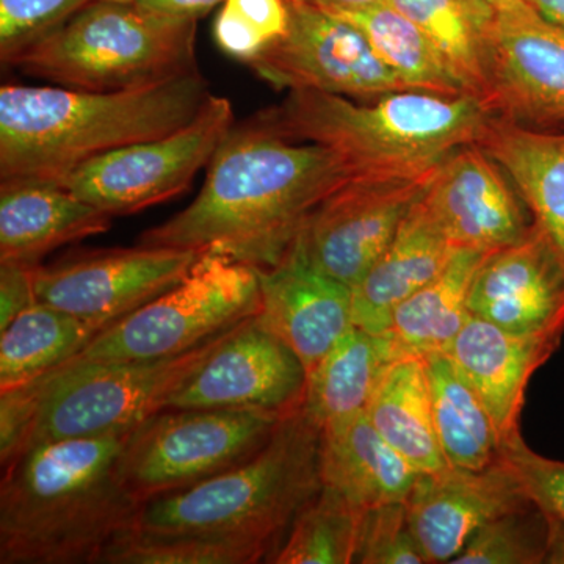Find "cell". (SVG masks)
Instances as JSON below:
<instances>
[{
	"instance_id": "obj_1",
	"label": "cell",
	"mask_w": 564,
	"mask_h": 564,
	"mask_svg": "<svg viewBox=\"0 0 564 564\" xmlns=\"http://www.w3.org/2000/svg\"><path fill=\"white\" fill-rule=\"evenodd\" d=\"M351 181L347 163L254 120L232 128L191 206L141 232L137 245L226 256L267 270L285 258L313 212Z\"/></svg>"
},
{
	"instance_id": "obj_2",
	"label": "cell",
	"mask_w": 564,
	"mask_h": 564,
	"mask_svg": "<svg viewBox=\"0 0 564 564\" xmlns=\"http://www.w3.org/2000/svg\"><path fill=\"white\" fill-rule=\"evenodd\" d=\"M129 433L51 441L2 467L0 563L99 564L135 532L144 503L120 473Z\"/></svg>"
},
{
	"instance_id": "obj_3",
	"label": "cell",
	"mask_w": 564,
	"mask_h": 564,
	"mask_svg": "<svg viewBox=\"0 0 564 564\" xmlns=\"http://www.w3.org/2000/svg\"><path fill=\"white\" fill-rule=\"evenodd\" d=\"M198 69L120 91L0 88V182L61 184L82 163L184 128L209 99Z\"/></svg>"
},
{
	"instance_id": "obj_4",
	"label": "cell",
	"mask_w": 564,
	"mask_h": 564,
	"mask_svg": "<svg viewBox=\"0 0 564 564\" xmlns=\"http://www.w3.org/2000/svg\"><path fill=\"white\" fill-rule=\"evenodd\" d=\"M491 111L470 95L402 90L373 101L291 90L256 122L289 140L323 144L344 159L351 180H414L451 152L478 143Z\"/></svg>"
},
{
	"instance_id": "obj_5",
	"label": "cell",
	"mask_w": 564,
	"mask_h": 564,
	"mask_svg": "<svg viewBox=\"0 0 564 564\" xmlns=\"http://www.w3.org/2000/svg\"><path fill=\"white\" fill-rule=\"evenodd\" d=\"M231 329L182 355L154 361L73 358L32 383L0 392L2 467L51 441L132 432L166 410L173 393L198 372Z\"/></svg>"
},
{
	"instance_id": "obj_6",
	"label": "cell",
	"mask_w": 564,
	"mask_h": 564,
	"mask_svg": "<svg viewBox=\"0 0 564 564\" xmlns=\"http://www.w3.org/2000/svg\"><path fill=\"white\" fill-rule=\"evenodd\" d=\"M321 447L322 430L300 406L247 462L144 503L135 532L237 538L265 545L273 558L296 516L321 492Z\"/></svg>"
},
{
	"instance_id": "obj_7",
	"label": "cell",
	"mask_w": 564,
	"mask_h": 564,
	"mask_svg": "<svg viewBox=\"0 0 564 564\" xmlns=\"http://www.w3.org/2000/svg\"><path fill=\"white\" fill-rule=\"evenodd\" d=\"M195 18L91 0L9 66L58 87L120 91L198 69Z\"/></svg>"
},
{
	"instance_id": "obj_8",
	"label": "cell",
	"mask_w": 564,
	"mask_h": 564,
	"mask_svg": "<svg viewBox=\"0 0 564 564\" xmlns=\"http://www.w3.org/2000/svg\"><path fill=\"white\" fill-rule=\"evenodd\" d=\"M256 269L204 252L191 273L140 310L111 323L76 358L84 361H154L172 358L258 315Z\"/></svg>"
},
{
	"instance_id": "obj_9",
	"label": "cell",
	"mask_w": 564,
	"mask_h": 564,
	"mask_svg": "<svg viewBox=\"0 0 564 564\" xmlns=\"http://www.w3.org/2000/svg\"><path fill=\"white\" fill-rule=\"evenodd\" d=\"M285 415L202 408L159 411L128 434L120 456L122 480L143 503L184 491L258 454Z\"/></svg>"
},
{
	"instance_id": "obj_10",
	"label": "cell",
	"mask_w": 564,
	"mask_h": 564,
	"mask_svg": "<svg viewBox=\"0 0 564 564\" xmlns=\"http://www.w3.org/2000/svg\"><path fill=\"white\" fill-rule=\"evenodd\" d=\"M232 128V104L210 95L184 128L98 155L58 185L113 218L135 214L187 191Z\"/></svg>"
},
{
	"instance_id": "obj_11",
	"label": "cell",
	"mask_w": 564,
	"mask_h": 564,
	"mask_svg": "<svg viewBox=\"0 0 564 564\" xmlns=\"http://www.w3.org/2000/svg\"><path fill=\"white\" fill-rule=\"evenodd\" d=\"M203 251L143 247L82 250L33 267L36 302L107 328L180 284Z\"/></svg>"
},
{
	"instance_id": "obj_12",
	"label": "cell",
	"mask_w": 564,
	"mask_h": 564,
	"mask_svg": "<svg viewBox=\"0 0 564 564\" xmlns=\"http://www.w3.org/2000/svg\"><path fill=\"white\" fill-rule=\"evenodd\" d=\"M291 22L248 66L262 80L288 90H314L373 101L408 90L381 62L364 33L329 11L289 2Z\"/></svg>"
},
{
	"instance_id": "obj_13",
	"label": "cell",
	"mask_w": 564,
	"mask_h": 564,
	"mask_svg": "<svg viewBox=\"0 0 564 564\" xmlns=\"http://www.w3.org/2000/svg\"><path fill=\"white\" fill-rule=\"evenodd\" d=\"M485 106L496 117L530 128H564V29L527 0L497 9Z\"/></svg>"
},
{
	"instance_id": "obj_14",
	"label": "cell",
	"mask_w": 564,
	"mask_h": 564,
	"mask_svg": "<svg viewBox=\"0 0 564 564\" xmlns=\"http://www.w3.org/2000/svg\"><path fill=\"white\" fill-rule=\"evenodd\" d=\"M432 174L414 180H351L337 188L299 236L311 261L355 288L391 245Z\"/></svg>"
},
{
	"instance_id": "obj_15",
	"label": "cell",
	"mask_w": 564,
	"mask_h": 564,
	"mask_svg": "<svg viewBox=\"0 0 564 564\" xmlns=\"http://www.w3.org/2000/svg\"><path fill=\"white\" fill-rule=\"evenodd\" d=\"M306 369L254 317L234 326L166 410H258L289 414L303 404Z\"/></svg>"
},
{
	"instance_id": "obj_16",
	"label": "cell",
	"mask_w": 564,
	"mask_h": 564,
	"mask_svg": "<svg viewBox=\"0 0 564 564\" xmlns=\"http://www.w3.org/2000/svg\"><path fill=\"white\" fill-rule=\"evenodd\" d=\"M422 202L456 248L502 250L533 226L514 182L477 143L458 148L437 165Z\"/></svg>"
},
{
	"instance_id": "obj_17",
	"label": "cell",
	"mask_w": 564,
	"mask_h": 564,
	"mask_svg": "<svg viewBox=\"0 0 564 564\" xmlns=\"http://www.w3.org/2000/svg\"><path fill=\"white\" fill-rule=\"evenodd\" d=\"M530 500L500 456L480 470L445 466L419 473L404 503L426 564H452L486 522Z\"/></svg>"
},
{
	"instance_id": "obj_18",
	"label": "cell",
	"mask_w": 564,
	"mask_h": 564,
	"mask_svg": "<svg viewBox=\"0 0 564 564\" xmlns=\"http://www.w3.org/2000/svg\"><path fill=\"white\" fill-rule=\"evenodd\" d=\"M261 307L256 321L303 362L306 375L352 326L350 285L314 265L296 239L272 269L258 270Z\"/></svg>"
},
{
	"instance_id": "obj_19",
	"label": "cell",
	"mask_w": 564,
	"mask_h": 564,
	"mask_svg": "<svg viewBox=\"0 0 564 564\" xmlns=\"http://www.w3.org/2000/svg\"><path fill=\"white\" fill-rule=\"evenodd\" d=\"M469 311L510 333L564 334V262L534 223L524 239L486 256Z\"/></svg>"
},
{
	"instance_id": "obj_20",
	"label": "cell",
	"mask_w": 564,
	"mask_h": 564,
	"mask_svg": "<svg viewBox=\"0 0 564 564\" xmlns=\"http://www.w3.org/2000/svg\"><path fill=\"white\" fill-rule=\"evenodd\" d=\"M564 334H516L470 314L445 355L480 397L502 447L521 434L525 392Z\"/></svg>"
},
{
	"instance_id": "obj_21",
	"label": "cell",
	"mask_w": 564,
	"mask_h": 564,
	"mask_svg": "<svg viewBox=\"0 0 564 564\" xmlns=\"http://www.w3.org/2000/svg\"><path fill=\"white\" fill-rule=\"evenodd\" d=\"M111 220L54 182H0V263L40 265L63 245L109 231Z\"/></svg>"
},
{
	"instance_id": "obj_22",
	"label": "cell",
	"mask_w": 564,
	"mask_h": 564,
	"mask_svg": "<svg viewBox=\"0 0 564 564\" xmlns=\"http://www.w3.org/2000/svg\"><path fill=\"white\" fill-rule=\"evenodd\" d=\"M458 250L419 199L391 245L351 289L352 325L388 333L393 311L443 273Z\"/></svg>"
},
{
	"instance_id": "obj_23",
	"label": "cell",
	"mask_w": 564,
	"mask_h": 564,
	"mask_svg": "<svg viewBox=\"0 0 564 564\" xmlns=\"http://www.w3.org/2000/svg\"><path fill=\"white\" fill-rule=\"evenodd\" d=\"M321 474L323 486L367 511L406 502L419 470L362 413L322 430Z\"/></svg>"
},
{
	"instance_id": "obj_24",
	"label": "cell",
	"mask_w": 564,
	"mask_h": 564,
	"mask_svg": "<svg viewBox=\"0 0 564 564\" xmlns=\"http://www.w3.org/2000/svg\"><path fill=\"white\" fill-rule=\"evenodd\" d=\"M477 144L514 182L534 225L564 262V128H530L492 115Z\"/></svg>"
},
{
	"instance_id": "obj_25",
	"label": "cell",
	"mask_w": 564,
	"mask_h": 564,
	"mask_svg": "<svg viewBox=\"0 0 564 564\" xmlns=\"http://www.w3.org/2000/svg\"><path fill=\"white\" fill-rule=\"evenodd\" d=\"M397 358L399 352L386 334L352 325L307 373L304 413L321 430L366 413L381 373Z\"/></svg>"
},
{
	"instance_id": "obj_26",
	"label": "cell",
	"mask_w": 564,
	"mask_h": 564,
	"mask_svg": "<svg viewBox=\"0 0 564 564\" xmlns=\"http://www.w3.org/2000/svg\"><path fill=\"white\" fill-rule=\"evenodd\" d=\"M367 417L389 444L419 473L447 466L436 426L425 359H393L375 386Z\"/></svg>"
},
{
	"instance_id": "obj_27",
	"label": "cell",
	"mask_w": 564,
	"mask_h": 564,
	"mask_svg": "<svg viewBox=\"0 0 564 564\" xmlns=\"http://www.w3.org/2000/svg\"><path fill=\"white\" fill-rule=\"evenodd\" d=\"M489 252L459 248L443 273L393 311L386 336L402 356L444 352L469 321L475 274Z\"/></svg>"
},
{
	"instance_id": "obj_28",
	"label": "cell",
	"mask_w": 564,
	"mask_h": 564,
	"mask_svg": "<svg viewBox=\"0 0 564 564\" xmlns=\"http://www.w3.org/2000/svg\"><path fill=\"white\" fill-rule=\"evenodd\" d=\"M434 426L447 466L480 470L499 462L502 441L480 397L445 352L423 356Z\"/></svg>"
},
{
	"instance_id": "obj_29",
	"label": "cell",
	"mask_w": 564,
	"mask_h": 564,
	"mask_svg": "<svg viewBox=\"0 0 564 564\" xmlns=\"http://www.w3.org/2000/svg\"><path fill=\"white\" fill-rule=\"evenodd\" d=\"M101 332L76 315L35 302L0 329V392L39 380L80 355Z\"/></svg>"
},
{
	"instance_id": "obj_30",
	"label": "cell",
	"mask_w": 564,
	"mask_h": 564,
	"mask_svg": "<svg viewBox=\"0 0 564 564\" xmlns=\"http://www.w3.org/2000/svg\"><path fill=\"white\" fill-rule=\"evenodd\" d=\"M333 14L351 22L364 33L381 62L408 90L445 96L470 95L433 41L413 21L393 9L388 0L367 9Z\"/></svg>"
},
{
	"instance_id": "obj_31",
	"label": "cell",
	"mask_w": 564,
	"mask_h": 564,
	"mask_svg": "<svg viewBox=\"0 0 564 564\" xmlns=\"http://www.w3.org/2000/svg\"><path fill=\"white\" fill-rule=\"evenodd\" d=\"M414 22L448 65L458 74L467 91L485 104L486 61L497 9L488 0H388Z\"/></svg>"
},
{
	"instance_id": "obj_32",
	"label": "cell",
	"mask_w": 564,
	"mask_h": 564,
	"mask_svg": "<svg viewBox=\"0 0 564 564\" xmlns=\"http://www.w3.org/2000/svg\"><path fill=\"white\" fill-rule=\"evenodd\" d=\"M362 513L339 492L322 486L296 516L270 563H355Z\"/></svg>"
},
{
	"instance_id": "obj_33",
	"label": "cell",
	"mask_w": 564,
	"mask_h": 564,
	"mask_svg": "<svg viewBox=\"0 0 564 564\" xmlns=\"http://www.w3.org/2000/svg\"><path fill=\"white\" fill-rule=\"evenodd\" d=\"M265 545L237 538L131 532L110 545L104 564H254L270 562Z\"/></svg>"
},
{
	"instance_id": "obj_34",
	"label": "cell",
	"mask_w": 564,
	"mask_h": 564,
	"mask_svg": "<svg viewBox=\"0 0 564 564\" xmlns=\"http://www.w3.org/2000/svg\"><path fill=\"white\" fill-rule=\"evenodd\" d=\"M549 530L533 500L486 522L452 564H544Z\"/></svg>"
},
{
	"instance_id": "obj_35",
	"label": "cell",
	"mask_w": 564,
	"mask_h": 564,
	"mask_svg": "<svg viewBox=\"0 0 564 564\" xmlns=\"http://www.w3.org/2000/svg\"><path fill=\"white\" fill-rule=\"evenodd\" d=\"M289 22V0H225L214 24L215 43L248 65L285 35Z\"/></svg>"
},
{
	"instance_id": "obj_36",
	"label": "cell",
	"mask_w": 564,
	"mask_h": 564,
	"mask_svg": "<svg viewBox=\"0 0 564 564\" xmlns=\"http://www.w3.org/2000/svg\"><path fill=\"white\" fill-rule=\"evenodd\" d=\"M500 456L513 467L530 499L543 511L549 530L545 564H564V462L532 451L522 436L505 444Z\"/></svg>"
},
{
	"instance_id": "obj_37",
	"label": "cell",
	"mask_w": 564,
	"mask_h": 564,
	"mask_svg": "<svg viewBox=\"0 0 564 564\" xmlns=\"http://www.w3.org/2000/svg\"><path fill=\"white\" fill-rule=\"evenodd\" d=\"M91 0H0V58L18 55L57 31Z\"/></svg>"
},
{
	"instance_id": "obj_38",
	"label": "cell",
	"mask_w": 564,
	"mask_h": 564,
	"mask_svg": "<svg viewBox=\"0 0 564 564\" xmlns=\"http://www.w3.org/2000/svg\"><path fill=\"white\" fill-rule=\"evenodd\" d=\"M355 563L426 564L411 527L406 503L381 505L364 511Z\"/></svg>"
},
{
	"instance_id": "obj_39",
	"label": "cell",
	"mask_w": 564,
	"mask_h": 564,
	"mask_svg": "<svg viewBox=\"0 0 564 564\" xmlns=\"http://www.w3.org/2000/svg\"><path fill=\"white\" fill-rule=\"evenodd\" d=\"M33 267L22 263H0V329L35 303Z\"/></svg>"
},
{
	"instance_id": "obj_40",
	"label": "cell",
	"mask_w": 564,
	"mask_h": 564,
	"mask_svg": "<svg viewBox=\"0 0 564 564\" xmlns=\"http://www.w3.org/2000/svg\"><path fill=\"white\" fill-rule=\"evenodd\" d=\"M225 0H135L141 9L155 13L172 14V17L202 18L207 11Z\"/></svg>"
},
{
	"instance_id": "obj_41",
	"label": "cell",
	"mask_w": 564,
	"mask_h": 564,
	"mask_svg": "<svg viewBox=\"0 0 564 564\" xmlns=\"http://www.w3.org/2000/svg\"><path fill=\"white\" fill-rule=\"evenodd\" d=\"M289 2L306 3V6L329 11V13H339V11L367 9V7L378 6L386 0H289Z\"/></svg>"
},
{
	"instance_id": "obj_42",
	"label": "cell",
	"mask_w": 564,
	"mask_h": 564,
	"mask_svg": "<svg viewBox=\"0 0 564 564\" xmlns=\"http://www.w3.org/2000/svg\"><path fill=\"white\" fill-rule=\"evenodd\" d=\"M545 20L564 29V0H527Z\"/></svg>"
},
{
	"instance_id": "obj_43",
	"label": "cell",
	"mask_w": 564,
	"mask_h": 564,
	"mask_svg": "<svg viewBox=\"0 0 564 564\" xmlns=\"http://www.w3.org/2000/svg\"><path fill=\"white\" fill-rule=\"evenodd\" d=\"M489 3H492L496 9H499V7L507 6V3L516 2V0H488Z\"/></svg>"
},
{
	"instance_id": "obj_44",
	"label": "cell",
	"mask_w": 564,
	"mask_h": 564,
	"mask_svg": "<svg viewBox=\"0 0 564 564\" xmlns=\"http://www.w3.org/2000/svg\"><path fill=\"white\" fill-rule=\"evenodd\" d=\"M111 2H135V0H111Z\"/></svg>"
}]
</instances>
